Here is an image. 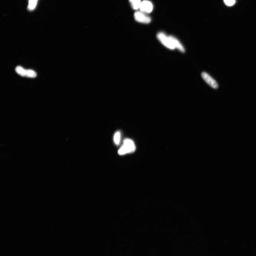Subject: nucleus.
<instances>
[{"instance_id":"f257e3e1","label":"nucleus","mask_w":256,"mask_h":256,"mask_svg":"<svg viewBox=\"0 0 256 256\" xmlns=\"http://www.w3.org/2000/svg\"><path fill=\"white\" fill-rule=\"evenodd\" d=\"M135 150V145L133 141L129 139H126L123 141V145L119 149L118 153L121 155H124L133 153Z\"/></svg>"},{"instance_id":"f03ea898","label":"nucleus","mask_w":256,"mask_h":256,"mask_svg":"<svg viewBox=\"0 0 256 256\" xmlns=\"http://www.w3.org/2000/svg\"><path fill=\"white\" fill-rule=\"evenodd\" d=\"M157 37L159 42L168 49L171 50L175 49L170 36L166 35L164 32H159L157 34Z\"/></svg>"},{"instance_id":"7ed1b4c3","label":"nucleus","mask_w":256,"mask_h":256,"mask_svg":"<svg viewBox=\"0 0 256 256\" xmlns=\"http://www.w3.org/2000/svg\"><path fill=\"white\" fill-rule=\"evenodd\" d=\"M16 71L18 74L23 77L34 78L37 76L36 73L34 71L31 69H25L20 66L16 67Z\"/></svg>"},{"instance_id":"20e7f679","label":"nucleus","mask_w":256,"mask_h":256,"mask_svg":"<svg viewBox=\"0 0 256 256\" xmlns=\"http://www.w3.org/2000/svg\"><path fill=\"white\" fill-rule=\"evenodd\" d=\"M145 13L141 11L136 12L134 14V19L137 21L141 23L148 24L150 23L151 18Z\"/></svg>"},{"instance_id":"39448f33","label":"nucleus","mask_w":256,"mask_h":256,"mask_svg":"<svg viewBox=\"0 0 256 256\" xmlns=\"http://www.w3.org/2000/svg\"><path fill=\"white\" fill-rule=\"evenodd\" d=\"M201 76L203 79L212 88L215 89L218 88V84L209 74L205 72H203L201 74Z\"/></svg>"},{"instance_id":"423d86ee","label":"nucleus","mask_w":256,"mask_h":256,"mask_svg":"<svg viewBox=\"0 0 256 256\" xmlns=\"http://www.w3.org/2000/svg\"><path fill=\"white\" fill-rule=\"evenodd\" d=\"M140 9L141 11L149 13L153 9V5L151 2L145 0L141 2Z\"/></svg>"},{"instance_id":"0eeeda50","label":"nucleus","mask_w":256,"mask_h":256,"mask_svg":"<svg viewBox=\"0 0 256 256\" xmlns=\"http://www.w3.org/2000/svg\"><path fill=\"white\" fill-rule=\"evenodd\" d=\"M175 49H177L182 53L185 52V49L183 45L176 38L173 36H169Z\"/></svg>"},{"instance_id":"6e6552de","label":"nucleus","mask_w":256,"mask_h":256,"mask_svg":"<svg viewBox=\"0 0 256 256\" xmlns=\"http://www.w3.org/2000/svg\"><path fill=\"white\" fill-rule=\"evenodd\" d=\"M132 8L134 10H137L139 9L141 2V0H129Z\"/></svg>"},{"instance_id":"1a4fd4ad","label":"nucleus","mask_w":256,"mask_h":256,"mask_svg":"<svg viewBox=\"0 0 256 256\" xmlns=\"http://www.w3.org/2000/svg\"><path fill=\"white\" fill-rule=\"evenodd\" d=\"M38 0H29L28 9L32 10L36 7Z\"/></svg>"},{"instance_id":"9d476101","label":"nucleus","mask_w":256,"mask_h":256,"mask_svg":"<svg viewBox=\"0 0 256 256\" xmlns=\"http://www.w3.org/2000/svg\"><path fill=\"white\" fill-rule=\"evenodd\" d=\"M121 140V133L118 131L115 133L114 136V141L116 145H118L120 144Z\"/></svg>"},{"instance_id":"9b49d317","label":"nucleus","mask_w":256,"mask_h":256,"mask_svg":"<svg viewBox=\"0 0 256 256\" xmlns=\"http://www.w3.org/2000/svg\"><path fill=\"white\" fill-rule=\"evenodd\" d=\"M225 3L227 5L232 6L235 3V0H224Z\"/></svg>"}]
</instances>
